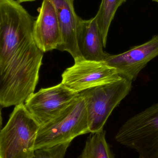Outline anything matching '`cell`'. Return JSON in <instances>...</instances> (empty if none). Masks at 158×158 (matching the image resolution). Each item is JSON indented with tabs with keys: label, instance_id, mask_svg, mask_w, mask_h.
<instances>
[{
	"label": "cell",
	"instance_id": "277c9868",
	"mask_svg": "<svg viewBox=\"0 0 158 158\" xmlns=\"http://www.w3.org/2000/svg\"><path fill=\"white\" fill-rule=\"evenodd\" d=\"M115 139L138 158H158V102L126 121Z\"/></svg>",
	"mask_w": 158,
	"mask_h": 158
},
{
	"label": "cell",
	"instance_id": "e0dca14e",
	"mask_svg": "<svg viewBox=\"0 0 158 158\" xmlns=\"http://www.w3.org/2000/svg\"><path fill=\"white\" fill-rule=\"evenodd\" d=\"M153 1H154V2H157L158 3V0H153Z\"/></svg>",
	"mask_w": 158,
	"mask_h": 158
},
{
	"label": "cell",
	"instance_id": "6da1fadb",
	"mask_svg": "<svg viewBox=\"0 0 158 158\" xmlns=\"http://www.w3.org/2000/svg\"><path fill=\"white\" fill-rule=\"evenodd\" d=\"M35 19L17 1H0L1 109L34 93L44 55L33 39Z\"/></svg>",
	"mask_w": 158,
	"mask_h": 158
},
{
	"label": "cell",
	"instance_id": "7c38bea8",
	"mask_svg": "<svg viewBox=\"0 0 158 158\" xmlns=\"http://www.w3.org/2000/svg\"><path fill=\"white\" fill-rule=\"evenodd\" d=\"M106 131L91 133L78 158H114L106 138Z\"/></svg>",
	"mask_w": 158,
	"mask_h": 158
},
{
	"label": "cell",
	"instance_id": "5b68a950",
	"mask_svg": "<svg viewBox=\"0 0 158 158\" xmlns=\"http://www.w3.org/2000/svg\"><path fill=\"white\" fill-rule=\"evenodd\" d=\"M132 81L121 78L79 93L84 101L90 133L103 130L113 110L131 90Z\"/></svg>",
	"mask_w": 158,
	"mask_h": 158
},
{
	"label": "cell",
	"instance_id": "2e32d148",
	"mask_svg": "<svg viewBox=\"0 0 158 158\" xmlns=\"http://www.w3.org/2000/svg\"><path fill=\"white\" fill-rule=\"evenodd\" d=\"M19 3L25 2H31L36 0H17Z\"/></svg>",
	"mask_w": 158,
	"mask_h": 158
},
{
	"label": "cell",
	"instance_id": "3957f363",
	"mask_svg": "<svg viewBox=\"0 0 158 158\" xmlns=\"http://www.w3.org/2000/svg\"><path fill=\"white\" fill-rule=\"evenodd\" d=\"M40 124L24 104L15 106L0 131V158H32Z\"/></svg>",
	"mask_w": 158,
	"mask_h": 158
},
{
	"label": "cell",
	"instance_id": "7a4b0ae2",
	"mask_svg": "<svg viewBox=\"0 0 158 158\" xmlns=\"http://www.w3.org/2000/svg\"><path fill=\"white\" fill-rule=\"evenodd\" d=\"M89 133L85 104L79 95L57 117L40 126L35 151L71 142L79 135Z\"/></svg>",
	"mask_w": 158,
	"mask_h": 158
},
{
	"label": "cell",
	"instance_id": "30bf717a",
	"mask_svg": "<svg viewBox=\"0 0 158 158\" xmlns=\"http://www.w3.org/2000/svg\"><path fill=\"white\" fill-rule=\"evenodd\" d=\"M58 19L62 38L59 51L68 52L74 60L81 58L77 43V33L80 17L74 8L75 0H51Z\"/></svg>",
	"mask_w": 158,
	"mask_h": 158
},
{
	"label": "cell",
	"instance_id": "9c48e42d",
	"mask_svg": "<svg viewBox=\"0 0 158 158\" xmlns=\"http://www.w3.org/2000/svg\"><path fill=\"white\" fill-rule=\"evenodd\" d=\"M38 12L33 29V39L37 47L44 53L59 50L63 42L53 4L51 0H43Z\"/></svg>",
	"mask_w": 158,
	"mask_h": 158
},
{
	"label": "cell",
	"instance_id": "8992f818",
	"mask_svg": "<svg viewBox=\"0 0 158 158\" xmlns=\"http://www.w3.org/2000/svg\"><path fill=\"white\" fill-rule=\"evenodd\" d=\"M122 77L115 69L105 62L89 61L81 57L75 60L74 64L64 71L61 82L79 94L113 82Z\"/></svg>",
	"mask_w": 158,
	"mask_h": 158
},
{
	"label": "cell",
	"instance_id": "5bb4252c",
	"mask_svg": "<svg viewBox=\"0 0 158 158\" xmlns=\"http://www.w3.org/2000/svg\"><path fill=\"white\" fill-rule=\"evenodd\" d=\"M71 142L35 150L32 158H64Z\"/></svg>",
	"mask_w": 158,
	"mask_h": 158
},
{
	"label": "cell",
	"instance_id": "52a82bcc",
	"mask_svg": "<svg viewBox=\"0 0 158 158\" xmlns=\"http://www.w3.org/2000/svg\"><path fill=\"white\" fill-rule=\"evenodd\" d=\"M79 95L61 82L40 89L31 95L24 105L40 126L57 117Z\"/></svg>",
	"mask_w": 158,
	"mask_h": 158
},
{
	"label": "cell",
	"instance_id": "ba28073f",
	"mask_svg": "<svg viewBox=\"0 0 158 158\" xmlns=\"http://www.w3.org/2000/svg\"><path fill=\"white\" fill-rule=\"evenodd\" d=\"M158 56V34L122 53L110 55L106 53L104 62L115 69L121 77L133 81L148 64Z\"/></svg>",
	"mask_w": 158,
	"mask_h": 158
},
{
	"label": "cell",
	"instance_id": "9a60e30c",
	"mask_svg": "<svg viewBox=\"0 0 158 158\" xmlns=\"http://www.w3.org/2000/svg\"><path fill=\"white\" fill-rule=\"evenodd\" d=\"M2 112L0 108V131L2 129Z\"/></svg>",
	"mask_w": 158,
	"mask_h": 158
},
{
	"label": "cell",
	"instance_id": "4fadbf2b",
	"mask_svg": "<svg viewBox=\"0 0 158 158\" xmlns=\"http://www.w3.org/2000/svg\"><path fill=\"white\" fill-rule=\"evenodd\" d=\"M126 0H102L96 16L106 47L109 30L118 8Z\"/></svg>",
	"mask_w": 158,
	"mask_h": 158
},
{
	"label": "cell",
	"instance_id": "8fae6325",
	"mask_svg": "<svg viewBox=\"0 0 158 158\" xmlns=\"http://www.w3.org/2000/svg\"><path fill=\"white\" fill-rule=\"evenodd\" d=\"M77 43L81 55L89 61L104 62L106 52L96 16L89 19L79 17Z\"/></svg>",
	"mask_w": 158,
	"mask_h": 158
},
{
	"label": "cell",
	"instance_id": "ac0fdd59",
	"mask_svg": "<svg viewBox=\"0 0 158 158\" xmlns=\"http://www.w3.org/2000/svg\"><path fill=\"white\" fill-rule=\"evenodd\" d=\"M2 1V0H0V1Z\"/></svg>",
	"mask_w": 158,
	"mask_h": 158
}]
</instances>
